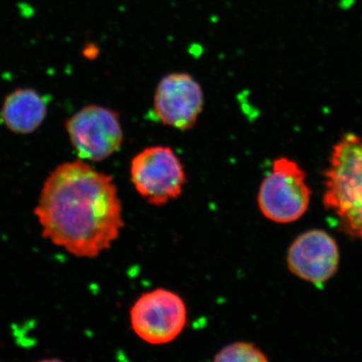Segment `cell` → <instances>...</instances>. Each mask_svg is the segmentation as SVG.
I'll list each match as a JSON object with an SVG mask.
<instances>
[{
  "mask_svg": "<svg viewBox=\"0 0 362 362\" xmlns=\"http://www.w3.org/2000/svg\"><path fill=\"white\" fill-rule=\"evenodd\" d=\"M323 204L340 230L362 243V137L347 134L333 147L325 173Z\"/></svg>",
  "mask_w": 362,
  "mask_h": 362,
  "instance_id": "cell-2",
  "label": "cell"
},
{
  "mask_svg": "<svg viewBox=\"0 0 362 362\" xmlns=\"http://www.w3.org/2000/svg\"><path fill=\"white\" fill-rule=\"evenodd\" d=\"M337 240L322 230L300 235L288 251V268L301 280L323 284L337 274L339 267Z\"/></svg>",
  "mask_w": 362,
  "mask_h": 362,
  "instance_id": "cell-8",
  "label": "cell"
},
{
  "mask_svg": "<svg viewBox=\"0 0 362 362\" xmlns=\"http://www.w3.org/2000/svg\"><path fill=\"white\" fill-rule=\"evenodd\" d=\"M71 145L83 160L102 161L120 149L124 139L120 114L100 105H88L66 120Z\"/></svg>",
  "mask_w": 362,
  "mask_h": 362,
  "instance_id": "cell-5",
  "label": "cell"
},
{
  "mask_svg": "<svg viewBox=\"0 0 362 362\" xmlns=\"http://www.w3.org/2000/svg\"><path fill=\"white\" fill-rule=\"evenodd\" d=\"M122 211L112 176L78 159L52 171L35 214L47 240L78 258H96L118 239Z\"/></svg>",
  "mask_w": 362,
  "mask_h": 362,
  "instance_id": "cell-1",
  "label": "cell"
},
{
  "mask_svg": "<svg viewBox=\"0 0 362 362\" xmlns=\"http://www.w3.org/2000/svg\"><path fill=\"white\" fill-rule=\"evenodd\" d=\"M310 197L311 190L303 169L297 162L280 157L273 162L270 175L261 183L259 209L266 218L274 223H294L306 213Z\"/></svg>",
  "mask_w": 362,
  "mask_h": 362,
  "instance_id": "cell-3",
  "label": "cell"
},
{
  "mask_svg": "<svg viewBox=\"0 0 362 362\" xmlns=\"http://www.w3.org/2000/svg\"><path fill=\"white\" fill-rule=\"evenodd\" d=\"M204 106L201 84L187 73H171L159 81L153 98V113L164 125L192 129Z\"/></svg>",
  "mask_w": 362,
  "mask_h": 362,
  "instance_id": "cell-7",
  "label": "cell"
},
{
  "mask_svg": "<svg viewBox=\"0 0 362 362\" xmlns=\"http://www.w3.org/2000/svg\"><path fill=\"white\" fill-rule=\"evenodd\" d=\"M268 357L256 345L249 342H235L223 347L214 356L218 362H265Z\"/></svg>",
  "mask_w": 362,
  "mask_h": 362,
  "instance_id": "cell-10",
  "label": "cell"
},
{
  "mask_svg": "<svg viewBox=\"0 0 362 362\" xmlns=\"http://www.w3.org/2000/svg\"><path fill=\"white\" fill-rule=\"evenodd\" d=\"M132 329L152 345L166 344L180 337L187 323V308L180 295L166 289L144 293L130 311Z\"/></svg>",
  "mask_w": 362,
  "mask_h": 362,
  "instance_id": "cell-6",
  "label": "cell"
},
{
  "mask_svg": "<svg viewBox=\"0 0 362 362\" xmlns=\"http://www.w3.org/2000/svg\"><path fill=\"white\" fill-rule=\"evenodd\" d=\"M47 102L32 89L13 90L2 106V122L9 130L28 134L37 129L47 116Z\"/></svg>",
  "mask_w": 362,
  "mask_h": 362,
  "instance_id": "cell-9",
  "label": "cell"
},
{
  "mask_svg": "<svg viewBox=\"0 0 362 362\" xmlns=\"http://www.w3.org/2000/svg\"><path fill=\"white\" fill-rule=\"evenodd\" d=\"M130 175L136 192L154 206L180 197L187 182L180 159L168 146L143 149L131 161Z\"/></svg>",
  "mask_w": 362,
  "mask_h": 362,
  "instance_id": "cell-4",
  "label": "cell"
}]
</instances>
